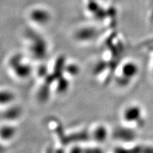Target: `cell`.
<instances>
[{
  "instance_id": "obj_9",
  "label": "cell",
  "mask_w": 153,
  "mask_h": 153,
  "mask_svg": "<svg viewBox=\"0 0 153 153\" xmlns=\"http://www.w3.org/2000/svg\"><path fill=\"white\" fill-rule=\"evenodd\" d=\"M14 99V96L10 91L6 90V91H1V103H10Z\"/></svg>"
},
{
  "instance_id": "obj_7",
  "label": "cell",
  "mask_w": 153,
  "mask_h": 153,
  "mask_svg": "<svg viewBox=\"0 0 153 153\" xmlns=\"http://www.w3.org/2000/svg\"><path fill=\"white\" fill-rule=\"evenodd\" d=\"M16 131L14 128L11 126H3L1 128V137L2 139H5L6 140H8L12 138L14 135Z\"/></svg>"
},
{
  "instance_id": "obj_6",
  "label": "cell",
  "mask_w": 153,
  "mask_h": 153,
  "mask_svg": "<svg viewBox=\"0 0 153 153\" xmlns=\"http://www.w3.org/2000/svg\"><path fill=\"white\" fill-rule=\"evenodd\" d=\"M93 137L98 142H103L107 137V131L104 127H98L94 132Z\"/></svg>"
},
{
  "instance_id": "obj_4",
  "label": "cell",
  "mask_w": 153,
  "mask_h": 153,
  "mask_svg": "<svg viewBox=\"0 0 153 153\" xmlns=\"http://www.w3.org/2000/svg\"><path fill=\"white\" fill-rule=\"evenodd\" d=\"M141 110L137 106H129L126 107L123 113L124 121L127 123H133L140 120L141 116Z\"/></svg>"
},
{
  "instance_id": "obj_8",
  "label": "cell",
  "mask_w": 153,
  "mask_h": 153,
  "mask_svg": "<svg viewBox=\"0 0 153 153\" xmlns=\"http://www.w3.org/2000/svg\"><path fill=\"white\" fill-rule=\"evenodd\" d=\"M6 119H14L20 116V111L19 108H11L10 109L5 111Z\"/></svg>"
},
{
  "instance_id": "obj_3",
  "label": "cell",
  "mask_w": 153,
  "mask_h": 153,
  "mask_svg": "<svg viewBox=\"0 0 153 153\" xmlns=\"http://www.w3.org/2000/svg\"><path fill=\"white\" fill-rule=\"evenodd\" d=\"M97 28L92 26H85L80 28L75 33V38L79 41H89L97 36Z\"/></svg>"
},
{
  "instance_id": "obj_5",
  "label": "cell",
  "mask_w": 153,
  "mask_h": 153,
  "mask_svg": "<svg viewBox=\"0 0 153 153\" xmlns=\"http://www.w3.org/2000/svg\"><path fill=\"white\" fill-rule=\"evenodd\" d=\"M137 65L133 62H127L124 63V65L121 68L122 77L123 78V81L126 82V84L130 81V79L133 77L137 74Z\"/></svg>"
},
{
  "instance_id": "obj_2",
  "label": "cell",
  "mask_w": 153,
  "mask_h": 153,
  "mask_svg": "<svg viewBox=\"0 0 153 153\" xmlns=\"http://www.w3.org/2000/svg\"><path fill=\"white\" fill-rule=\"evenodd\" d=\"M22 57L20 56H14L12 59H11V65H12L13 68L14 69V72L18 74L20 77H25L29 75L30 72V67L28 65L23 63L22 64Z\"/></svg>"
},
{
  "instance_id": "obj_1",
  "label": "cell",
  "mask_w": 153,
  "mask_h": 153,
  "mask_svg": "<svg viewBox=\"0 0 153 153\" xmlns=\"http://www.w3.org/2000/svg\"><path fill=\"white\" fill-rule=\"evenodd\" d=\"M30 22L37 26H45L51 20V13L48 9L41 6H37L30 10L28 14Z\"/></svg>"
}]
</instances>
